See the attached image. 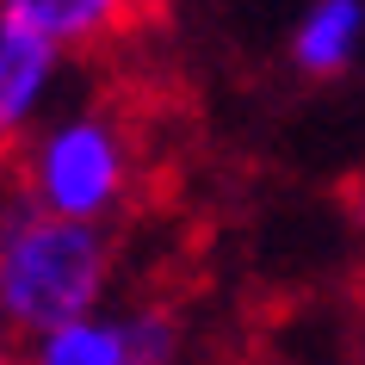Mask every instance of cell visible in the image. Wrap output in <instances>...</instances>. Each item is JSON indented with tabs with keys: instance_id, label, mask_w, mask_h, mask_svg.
<instances>
[{
	"instance_id": "cell-2",
	"label": "cell",
	"mask_w": 365,
	"mask_h": 365,
	"mask_svg": "<svg viewBox=\"0 0 365 365\" xmlns=\"http://www.w3.org/2000/svg\"><path fill=\"white\" fill-rule=\"evenodd\" d=\"M19 192L75 223L112 230L136 198V136L106 106H62L19 143Z\"/></svg>"
},
{
	"instance_id": "cell-5",
	"label": "cell",
	"mask_w": 365,
	"mask_h": 365,
	"mask_svg": "<svg viewBox=\"0 0 365 365\" xmlns=\"http://www.w3.org/2000/svg\"><path fill=\"white\" fill-rule=\"evenodd\" d=\"M149 0H0V19L25 25L50 38L56 50L81 56V50H99V43H118L143 19Z\"/></svg>"
},
{
	"instance_id": "cell-1",
	"label": "cell",
	"mask_w": 365,
	"mask_h": 365,
	"mask_svg": "<svg viewBox=\"0 0 365 365\" xmlns=\"http://www.w3.org/2000/svg\"><path fill=\"white\" fill-rule=\"evenodd\" d=\"M118 242L99 223H75L31 205L25 192L0 198V316L38 341L93 309H112Z\"/></svg>"
},
{
	"instance_id": "cell-6",
	"label": "cell",
	"mask_w": 365,
	"mask_h": 365,
	"mask_svg": "<svg viewBox=\"0 0 365 365\" xmlns=\"http://www.w3.org/2000/svg\"><path fill=\"white\" fill-rule=\"evenodd\" d=\"M365 50V0H309L291 25V68L304 81H341Z\"/></svg>"
},
{
	"instance_id": "cell-8",
	"label": "cell",
	"mask_w": 365,
	"mask_h": 365,
	"mask_svg": "<svg viewBox=\"0 0 365 365\" xmlns=\"http://www.w3.org/2000/svg\"><path fill=\"white\" fill-rule=\"evenodd\" d=\"M0 161H6V136H0Z\"/></svg>"
},
{
	"instance_id": "cell-3",
	"label": "cell",
	"mask_w": 365,
	"mask_h": 365,
	"mask_svg": "<svg viewBox=\"0 0 365 365\" xmlns=\"http://www.w3.org/2000/svg\"><path fill=\"white\" fill-rule=\"evenodd\" d=\"M186 328L168 304H124L93 309L68 328L25 341V365H180Z\"/></svg>"
},
{
	"instance_id": "cell-4",
	"label": "cell",
	"mask_w": 365,
	"mask_h": 365,
	"mask_svg": "<svg viewBox=\"0 0 365 365\" xmlns=\"http://www.w3.org/2000/svg\"><path fill=\"white\" fill-rule=\"evenodd\" d=\"M62 87H68V50L0 19V136L25 143L43 118L62 112Z\"/></svg>"
},
{
	"instance_id": "cell-7",
	"label": "cell",
	"mask_w": 365,
	"mask_h": 365,
	"mask_svg": "<svg viewBox=\"0 0 365 365\" xmlns=\"http://www.w3.org/2000/svg\"><path fill=\"white\" fill-rule=\"evenodd\" d=\"M19 341H25V334H19V328H13V322H6V316H0V365H25Z\"/></svg>"
}]
</instances>
